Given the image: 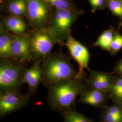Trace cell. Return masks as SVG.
I'll return each instance as SVG.
<instances>
[{
    "label": "cell",
    "mask_w": 122,
    "mask_h": 122,
    "mask_svg": "<svg viewBox=\"0 0 122 122\" xmlns=\"http://www.w3.org/2000/svg\"><path fill=\"white\" fill-rule=\"evenodd\" d=\"M88 87L85 80L77 78L56 83L48 87V104L55 111L63 112L72 109L76 98Z\"/></svg>",
    "instance_id": "cell-1"
},
{
    "label": "cell",
    "mask_w": 122,
    "mask_h": 122,
    "mask_svg": "<svg viewBox=\"0 0 122 122\" xmlns=\"http://www.w3.org/2000/svg\"><path fill=\"white\" fill-rule=\"evenodd\" d=\"M41 65L43 71L42 82L48 87L60 81L77 77L76 71L70 58L62 52L51 54Z\"/></svg>",
    "instance_id": "cell-2"
},
{
    "label": "cell",
    "mask_w": 122,
    "mask_h": 122,
    "mask_svg": "<svg viewBox=\"0 0 122 122\" xmlns=\"http://www.w3.org/2000/svg\"><path fill=\"white\" fill-rule=\"evenodd\" d=\"M32 59L44 61L52 53L53 46L59 44L49 29L41 28L34 32L29 39Z\"/></svg>",
    "instance_id": "cell-3"
},
{
    "label": "cell",
    "mask_w": 122,
    "mask_h": 122,
    "mask_svg": "<svg viewBox=\"0 0 122 122\" xmlns=\"http://www.w3.org/2000/svg\"><path fill=\"white\" fill-rule=\"evenodd\" d=\"M21 68L9 62L0 63V91L15 90L23 83Z\"/></svg>",
    "instance_id": "cell-4"
},
{
    "label": "cell",
    "mask_w": 122,
    "mask_h": 122,
    "mask_svg": "<svg viewBox=\"0 0 122 122\" xmlns=\"http://www.w3.org/2000/svg\"><path fill=\"white\" fill-rule=\"evenodd\" d=\"M74 20V15L68 8L57 10L48 29L57 37L60 44H64L63 40H66L70 34V28Z\"/></svg>",
    "instance_id": "cell-5"
},
{
    "label": "cell",
    "mask_w": 122,
    "mask_h": 122,
    "mask_svg": "<svg viewBox=\"0 0 122 122\" xmlns=\"http://www.w3.org/2000/svg\"><path fill=\"white\" fill-rule=\"evenodd\" d=\"M64 45L68 48L71 56L78 63L79 70L77 78L82 79L86 80L84 77V70L91 71L89 67L90 55L87 48L74 39L69 34Z\"/></svg>",
    "instance_id": "cell-6"
},
{
    "label": "cell",
    "mask_w": 122,
    "mask_h": 122,
    "mask_svg": "<svg viewBox=\"0 0 122 122\" xmlns=\"http://www.w3.org/2000/svg\"><path fill=\"white\" fill-rule=\"evenodd\" d=\"M28 102V97L15 90L5 91L0 98V117L21 109Z\"/></svg>",
    "instance_id": "cell-7"
},
{
    "label": "cell",
    "mask_w": 122,
    "mask_h": 122,
    "mask_svg": "<svg viewBox=\"0 0 122 122\" xmlns=\"http://www.w3.org/2000/svg\"><path fill=\"white\" fill-rule=\"evenodd\" d=\"M27 15L31 22L36 26L44 25L48 17V9L44 0H27Z\"/></svg>",
    "instance_id": "cell-8"
},
{
    "label": "cell",
    "mask_w": 122,
    "mask_h": 122,
    "mask_svg": "<svg viewBox=\"0 0 122 122\" xmlns=\"http://www.w3.org/2000/svg\"><path fill=\"white\" fill-rule=\"evenodd\" d=\"M11 58L21 62L32 59L29 39L21 35L13 38Z\"/></svg>",
    "instance_id": "cell-9"
},
{
    "label": "cell",
    "mask_w": 122,
    "mask_h": 122,
    "mask_svg": "<svg viewBox=\"0 0 122 122\" xmlns=\"http://www.w3.org/2000/svg\"><path fill=\"white\" fill-rule=\"evenodd\" d=\"M86 80L90 89L108 92L113 82V76L110 73L96 70H91Z\"/></svg>",
    "instance_id": "cell-10"
},
{
    "label": "cell",
    "mask_w": 122,
    "mask_h": 122,
    "mask_svg": "<svg viewBox=\"0 0 122 122\" xmlns=\"http://www.w3.org/2000/svg\"><path fill=\"white\" fill-rule=\"evenodd\" d=\"M40 60H36L33 66L23 71V83L27 84L29 93L32 94L35 92L42 82L43 71Z\"/></svg>",
    "instance_id": "cell-11"
},
{
    "label": "cell",
    "mask_w": 122,
    "mask_h": 122,
    "mask_svg": "<svg viewBox=\"0 0 122 122\" xmlns=\"http://www.w3.org/2000/svg\"><path fill=\"white\" fill-rule=\"evenodd\" d=\"M109 96L108 92L88 89L80 96L78 102L96 108H104Z\"/></svg>",
    "instance_id": "cell-12"
},
{
    "label": "cell",
    "mask_w": 122,
    "mask_h": 122,
    "mask_svg": "<svg viewBox=\"0 0 122 122\" xmlns=\"http://www.w3.org/2000/svg\"><path fill=\"white\" fill-rule=\"evenodd\" d=\"M4 23L8 30L18 35L23 34L26 30L25 23L17 16L6 18Z\"/></svg>",
    "instance_id": "cell-13"
},
{
    "label": "cell",
    "mask_w": 122,
    "mask_h": 122,
    "mask_svg": "<svg viewBox=\"0 0 122 122\" xmlns=\"http://www.w3.org/2000/svg\"><path fill=\"white\" fill-rule=\"evenodd\" d=\"M109 95L117 104H122V77L114 79L108 91Z\"/></svg>",
    "instance_id": "cell-14"
},
{
    "label": "cell",
    "mask_w": 122,
    "mask_h": 122,
    "mask_svg": "<svg viewBox=\"0 0 122 122\" xmlns=\"http://www.w3.org/2000/svg\"><path fill=\"white\" fill-rule=\"evenodd\" d=\"M13 38L8 34L0 35V58L11 57V49Z\"/></svg>",
    "instance_id": "cell-15"
},
{
    "label": "cell",
    "mask_w": 122,
    "mask_h": 122,
    "mask_svg": "<svg viewBox=\"0 0 122 122\" xmlns=\"http://www.w3.org/2000/svg\"><path fill=\"white\" fill-rule=\"evenodd\" d=\"M65 122H93L94 121L81 113L76 109H71L62 112Z\"/></svg>",
    "instance_id": "cell-16"
},
{
    "label": "cell",
    "mask_w": 122,
    "mask_h": 122,
    "mask_svg": "<svg viewBox=\"0 0 122 122\" xmlns=\"http://www.w3.org/2000/svg\"><path fill=\"white\" fill-rule=\"evenodd\" d=\"M113 30L109 29L104 31L99 37L96 42L93 44V46L99 47L102 49L109 51L110 44L113 37Z\"/></svg>",
    "instance_id": "cell-17"
},
{
    "label": "cell",
    "mask_w": 122,
    "mask_h": 122,
    "mask_svg": "<svg viewBox=\"0 0 122 122\" xmlns=\"http://www.w3.org/2000/svg\"><path fill=\"white\" fill-rule=\"evenodd\" d=\"M8 9L10 12L15 16L23 15L27 11V0H14L9 4Z\"/></svg>",
    "instance_id": "cell-18"
},
{
    "label": "cell",
    "mask_w": 122,
    "mask_h": 122,
    "mask_svg": "<svg viewBox=\"0 0 122 122\" xmlns=\"http://www.w3.org/2000/svg\"><path fill=\"white\" fill-rule=\"evenodd\" d=\"M122 48V36L118 33L113 35V39L110 44L109 52L113 56Z\"/></svg>",
    "instance_id": "cell-19"
},
{
    "label": "cell",
    "mask_w": 122,
    "mask_h": 122,
    "mask_svg": "<svg viewBox=\"0 0 122 122\" xmlns=\"http://www.w3.org/2000/svg\"><path fill=\"white\" fill-rule=\"evenodd\" d=\"M110 10L116 15L122 17V3L119 0H110L109 2Z\"/></svg>",
    "instance_id": "cell-20"
},
{
    "label": "cell",
    "mask_w": 122,
    "mask_h": 122,
    "mask_svg": "<svg viewBox=\"0 0 122 122\" xmlns=\"http://www.w3.org/2000/svg\"><path fill=\"white\" fill-rule=\"evenodd\" d=\"M46 3H48L55 7L57 10L67 9L69 8V4L67 0H44Z\"/></svg>",
    "instance_id": "cell-21"
},
{
    "label": "cell",
    "mask_w": 122,
    "mask_h": 122,
    "mask_svg": "<svg viewBox=\"0 0 122 122\" xmlns=\"http://www.w3.org/2000/svg\"><path fill=\"white\" fill-rule=\"evenodd\" d=\"M114 72L117 73L122 77V59L117 62L114 68Z\"/></svg>",
    "instance_id": "cell-22"
},
{
    "label": "cell",
    "mask_w": 122,
    "mask_h": 122,
    "mask_svg": "<svg viewBox=\"0 0 122 122\" xmlns=\"http://www.w3.org/2000/svg\"><path fill=\"white\" fill-rule=\"evenodd\" d=\"M104 0H96L95 2H94L92 5L94 7H98L101 6L104 4Z\"/></svg>",
    "instance_id": "cell-23"
},
{
    "label": "cell",
    "mask_w": 122,
    "mask_h": 122,
    "mask_svg": "<svg viewBox=\"0 0 122 122\" xmlns=\"http://www.w3.org/2000/svg\"><path fill=\"white\" fill-rule=\"evenodd\" d=\"M4 33V29L3 28V25L0 22V35L3 34Z\"/></svg>",
    "instance_id": "cell-24"
},
{
    "label": "cell",
    "mask_w": 122,
    "mask_h": 122,
    "mask_svg": "<svg viewBox=\"0 0 122 122\" xmlns=\"http://www.w3.org/2000/svg\"><path fill=\"white\" fill-rule=\"evenodd\" d=\"M89 1H90V3L91 4H92L94 2H95L96 1V0H88Z\"/></svg>",
    "instance_id": "cell-25"
},
{
    "label": "cell",
    "mask_w": 122,
    "mask_h": 122,
    "mask_svg": "<svg viewBox=\"0 0 122 122\" xmlns=\"http://www.w3.org/2000/svg\"><path fill=\"white\" fill-rule=\"evenodd\" d=\"M3 94V92H2V91H0V97H1V96H2Z\"/></svg>",
    "instance_id": "cell-26"
},
{
    "label": "cell",
    "mask_w": 122,
    "mask_h": 122,
    "mask_svg": "<svg viewBox=\"0 0 122 122\" xmlns=\"http://www.w3.org/2000/svg\"><path fill=\"white\" fill-rule=\"evenodd\" d=\"M1 3H2V0H0V5L1 4Z\"/></svg>",
    "instance_id": "cell-27"
},
{
    "label": "cell",
    "mask_w": 122,
    "mask_h": 122,
    "mask_svg": "<svg viewBox=\"0 0 122 122\" xmlns=\"http://www.w3.org/2000/svg\"><path fill=\"white\" fill-rule=\"evenodd\" d=\"M120 0V1H121V2H122V0Z\"/></svg>",
    "instance_id": "cell-28"
}]
</instances>
